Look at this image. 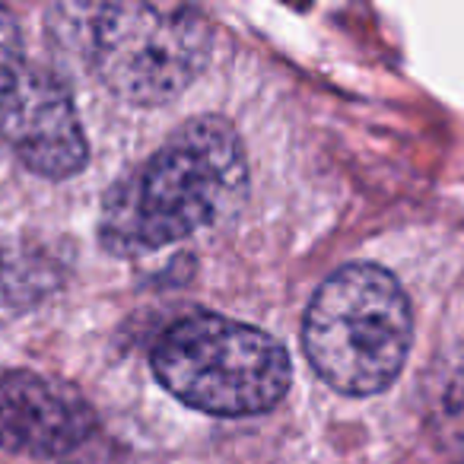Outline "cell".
Returning a JSON list of instances; mask_svg holds the SVG:
<instances>
[{
    "label": "cell",
    "mask_w": 464,
    "mask_h": 464,
    "mask_svg": "<svg viewBox=\"0 0 464 464\" xmlns=\"http://www.w3.org/2000/svg\"><path fill=\"white\" fill-rule=\"evenodd\" d=\"M172 398L210 417L267 413L290 392L293 362L277 337L223 315H188L162 331L150 356Z\"/></svg>",
    "instance_id": "obj_3"
},
{
    "label": "cell",
    "mask_w": 464,
    "mask_h": 464,
    "mask_svg": "<svg viewBox=\"0 0 464 464\" xmlns=\"http://www.w3.org/2000/svg\"><path fill=\"white\" fill-rule=\"evenodd\" d=\"M0 143L26 169L54 181L77 175L90 160L71 86L42 64H29L20 92L0 115Z\"/></svg>",
    "instance_id": "obj_6"
},
{
    "label": "cell",
    "mask_w": 464,
    "mask_h": 464,
    "mask_svg": "<svg viewBox=\"0 0 464 464\" xmlns=\"http://www.w3.org/2000/svg\"><path fill=\"white\" fill-rule=\"evenodd\" d=\"M248 156L239 130L219 115H194L109 188L99 242L118 258H140L239 210Z\"/></svg>",
    "instance_id": "obj_1"
},
{
    "label": "cell",
    "mask_w": 464,
    "mask_h": 464,
    "mask_svg": "<svg viewBox=\"0 0 464 464\" xmlns=\"http://www.w3.org/2000/svg\"><path fill=\"white\" fill-rule=\"evenodd\" d=\"M26 54H23V33L16 16L7 7H0V115L10 109V102L20 92L23 80L29 73Z\"/></svg>",
    "instance_id": "obj_7"
},
{
    "label": "cell",
    "mask_w": 464,
    "mask_h": 464,
    "mask_svg": "<svg viewBox=\"0 0 464 464\" xmlns=\"http://www.w3.org/2000/svg\"><path fill=\"white\" fill-rule=\"evenodd\" d=\"M413 343V312L404 286L379 265H343L312 296L303 350L334 392L369 398L401 375Z\"/></svg>",
    "instance_id": "obj_2"
},
{
    "label": "cell",
    "mask_w": 464,
    "mask_h": 464,
    "mask_svg": "<svg viewBox=\"0 0 464 464\" xmlns=\"http://www.w3.org/2000/svg\"><path fill=\"white\" fill-rule=\"evenodd\" d=\"M99 417L73 385L33 369H0V449L33 458L77 455Z\"/></svg>",
    "instance_id": "obj_5"
},
{
    "label": "cell",
    "mask_w": 464,
    "mask_h": 464,
    "mask_svg": "<svg viewBox=\"0 0 464 464\" xmlns=\"http://www.w3.org/2000/svg\"><path fill=\"white\" fill-rule=\"evenodd\" d=\"M83 16L92 71L130 105L172 102L210 61L213 23L191 4H96Z\"/></svg>",
    "instance_id": "obj_4"
}]
</instances>
